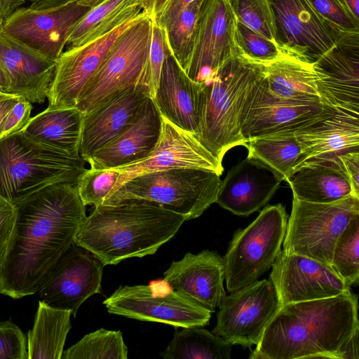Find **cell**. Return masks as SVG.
I'll use <instances>...</instances> for the list:
<instances>
[{"label": "cell", "instance_id": "1", "mask_svg": "<svg viewBox=\"0 0 359 359\" xmlns=\"http://www.w3.org/2000/svg\"><path fill=\"white\" fill-rule=\"evenodd\" d=\"M13 205V229L0 267V294L18 299L38 292L87 216L76 184L69 183L48 185Z\"/></svg>", "mask_w": 359, "mask_h": 359}, {"label": "cell", "instance_id": "2", "mask_svg": "<svg viewBox=\"0 0 359 359\" xmlns=\"http://www.w3.org/2000/svg\"><path fill=\"white\" fill-rule=\"evenodd\" d=\"M358 295L288 304L265 327L250 359H341L345 344L359 329Z\"/></svg>", "mask_w": 359, "mask_h": 359}, {"label": "cell", "instance_id": "3", "mask_svg": "<svg viewBox=\"0 0 359 359\" xmlns=\"http://www.w3.org/2000/svg\"><path fill=\"white\" fill-rule=\"evenodd\" d=\"M185 217L158 205L130 200L95 207L79 226L74 242L104 266L154 255L172 238Z\"/></svg>", "mask_w": 359, "mask_h": 359}, {"label": "cell", "instance_id": "4", "mask_svg": "<svg viewBox=\"0 0 359 359\" xmlns=\"http://www.w3.org/2000/svg\"><path fill=\"white\" fill-rule=\"evenodd\" d=\"M264 74V65L241 55L230 57L205 85V102L197 139L217 160L236 146L247 143L241 134V113L252 86Z\"/></svg>", "mask_w": 359, "mask_h": 359}, {"label": "cell", "instance_id": "5", "mask_svg": "<svg viewBox=\"0 0 359 359\" xmlns=\"http://www.w3.org/2000/svg\"><path fill=\"white\" fill-rule=\"evenodd\" d=\"M86 163L22 131L7 136L0 140V197L13 205L53 184H76Z\"/></svg>", "mask_w": 359, "mask_h": 359}, {"label": "cell", "instance_id": "6", "mask_svg": "<svg viewBox=\"0 0 359 359\" xmlns=\"http://www.w3.org/2000/svg\"><path fill=\"white\" fill-rule=\"evenodd\" d=\"M219 173L199 168H174L134 177L109 195L102 205L140 200L184 216H201L216 203L222 180Z\"/></svg>", "mask_w": 359, "mask_h": 359}, {"label": "cell", "instance_id": "7", "mask_svg": "<svg viewBox=\"0 0 359 359\" xmlns=\"http://www.w3.org/2000/svg\"><path fill=\"white\" fill-rule=\"evenodd\" d=\"M151 29V17L142 11L118 36L79 96L76 107L84 114L117 93L138 87L148 58Z\"/></svg>", "mask_w": 359, "mask_h": 359}, {"label": "cell", "instance_id": "8", "mask_svg": "<svg viewBox=\"0 0 359 359\" xmlns=\"http://www.w3.org/2000/svg\"><path fill=\"white\" fill-rule=\"evenodd\" d=\"M287 219L282 204L268 205L247 227L235 231L223 257L229 292L255 283L271 267L281 250Z\"/></svg>", "mask_w": 359, "mask_h": 359}, {"label": "cell", "instance_id": "9", "mask_svg": "<svg viewBox=\"0 0 359 359\" xmlns=\"http://www.w3.org/2000/svg\"><path fill=\"white\" fill-rule=\"evenodd\" d=\"M357 214L359 197L353 195L326 203L307 202L293 197L283 250L331 266L334 244Z\"/></svg>", "mask_w": 359, "mask_h": 359}, {"label": "cell", "instance_id": "10", "mask_svg": "<svg viewBox=\"0 0 359 359\" xmlns=\"http://www.w3.org/2000/svg\"><path fill=\"white\" fill-rule=\"evenodd\" d=\"M103 304L110 313L175 327H203L212 313L172 290L164 279L148 285L120 286Z\"/></svg>", "mask_w": 359, "mask_h": 359}, {"label": "cell", "instance_id": "11", "mask_svg": "<svg viewBox=\"0 0 359 359\" xmlns=\"http://www.w3.org/2000/svg\"><path fill=\"white\" fill-rule=\"evenodd\" d=\"M218 307L212 332L232 346L251 349L280 304L273 284L264 279L225 295Z\"/></svg>", "mask_w": 359, "mask_h": 359}, {"label": "cell", "instance_id": "12", "mask_svg": "<svg viewBox=\"0 0 359 359\" xmlns=\"http://www.w3.org/2000/svg\"><path fill=\"white\" fill-rule=\"evenodd\" d=\"M274 42L285 57L313 65L335 43L339 31L326 24L306 0H268Z\"/></svg>", "mask_w": 359, "mask_h": 359}, {"label": "cell", "instance_id": "13", "mask_svg": "<svg viewBox=\"0 0 359 359\" xmlns=\"http://www.w3.org/2000/svg\"><path fill=\"white\" fill-rule=\"evenodd\" d=\"M90 9L76 2L43 10L20 7L4 21L0 31L57 62L74 27Z\"/></svg>", "mask_w": 359, "mask_h": 359}, {"label": "cell", "instance_id": "14", "mask_svg": "<svg viewBox=\"0 0 359 359\" xmlns=\"http://www.w3.org/2000/svg\"><path fill=\"white\" fill-rule=\"evenodd\" d=\"M327 105L320 101L284 100L268 90L265 73L249 90L241 113V134L246 143L271 134L294 131L320 117Z\"/></svg>", "mask_w": 359, "mask_h": 359}, {"label": "cell", "instance_id": "15", "mask_svg": "<svg viewBox=\"0 0 359 359\" xmlns=\"http://www.w3.org/2000/svg\"><path fill=\"white\" fill-rule=\"evenodd\" d=\"M271 267L269 280L280 307L351 292V286L330 265L304 255L280 250Z\"/></svg>", "mask_w": 359, "mask_h": 359}, {"label": "cell", "instance_id": "16", "mask_svg": "<svg viewBox=\"0 0 359 359\" xmlns=\"http://www.w3.org/2000/svg\"><path fill=\"white\" fill-rule=\"evenodd\" d=\"M104 264L93 252L74 242L57 260L38 291L40 300L72 311L100 293Z\"/></svg>", "mask_w": 359, "mask_h": 359}, {"label": "cell", "instance_id": "17", "mask_svg": "<svg viewBox=\"0 0 359 359\" xmlns=\"http://www.w3.org/2000/svg\"><path fill=\"white\" fill-rule=\"evenodd\" d=\"M236 19L227 0H205L187 74L208 84L230 57L240 55L235 43Z\"/></svg>", "mask_w": 359, "mask_h": 359}, {"label": "cell", "instance_id": "18", "mask_svg": "<svg viewBox=\"0 0 359 359\" xmlns=\"http://www.w3.org/2000/svg\"><path fill=\"white\" fill-rule=\"evenodd\" d=\"M161 120V135L154 149L139 161L114 168L119 172V176L109 195L131 178L151 172L199 168L222 174V162L194 134L176 126L162 116Z\"/></svg>", "mask_w": 359, "mask_h": 359}, {"label": "cell", "instance_id": "19", "mask_svg": "<svg viewBox=\"0 0 359 359\" xmlns=\"http://www.w3.org/2000/svg\"><path fill=\"white\" fill-rule=\"evenodd\" d=\"M312 67L323 104L359 113V32L339 30Z\"/></svg>", "mask_w": 359, "mask_h": 359}, {"label": "cell", "instance_id": "20", "mask_svg": "<svg viewBox=\"0 0 359 359\" xmlns=\"http://www.w3.org/2000/svg\"><path fill=\"white\" fill-rule=\"evenodd\" d=\"M141 13L91 41L62 52L57 60L47 97L48 108L76 107L81 92L99 68L114 41Z\"/></svg>", "mask_w": 359, "mask_h": 359}, {"label": "cell", "instance_id": "21", "mask_svg": "<svg viewBox=\"0 0 359 359\" xmlns=\"http://www.w3.org/2000/svg\"><path fill=\"white\" fill-rule=\"evenodd\" d=\"M205 85L189 78L170 51L164 60L153 101L162 116L197 137Z\"/></svg>", "mask_w": 359, "mask_h": 359}, {"label": "cell", "instance_id": "22", "mask_svg": "<svg viewBox=\"0 0 359 359\" xmlns=\"http://www.w3.org/2000/svg\"><path fill=\"white\" fill-rule=\"evenodd\" d=\"M163 279L172 290L211 313L226 295L223 257L215 251L186 253L182 259L171 263Z\"/></svg>", "mask_w": 359, "mask_h": 359}, {"label": "cell", "instance_id": "23", "mask_svg": "<svg viewBox=\"0 0 359 359\" xmlns=\"http://www.w3.org/2000/svg\"><path fill=\"white\" fill-rule=\"evenodd\" d=\"M56 62L0 31V63L8 79V94L42 104L48 97Z\"/></svg>", "mask_w": 359, "mask_h": 359}, {"label": "cell", "instance_id": "24", "mask_svg": "<svg viewBox=\"0 0 359 359\" xmlns=\"http://www.w3.org/2000/svg\"><path fill=\"white\" fill-rule=\"evenodd\" d=\"M282 181L264 163L247 158L222 181L216 203L234 215L248 216L269 201Z\"/></svg>", "mask_w": 359, "mask_h": 359}, {"label": "cell", "instance_id": "25", "mask_svg": "<svg viewBox=\"0 0 359 359\" xmlns=\"http://www.w3.org/2000/svg\"><path fill=\"white\" fill-rule=\"evenodd\" d=\"M292 132L302 147L297 166L311 159L337 157L358 150L359 113L327 105L320 117Z\"/></svg>", "mask_w": 359, "mask_h": 359}, {"label": "cell", "instance_id": "26", "mask_svg": "<svg viewBox=\"0 0 359 359\" xmlns=\"http://www.w3.org/2000/svg\"><path fill=\"white\" fill-rule=\"evenodd\" d=\"M147 98L140 89L130 87L85 114L80 156L86 161L121 135L133 123Z\"/></svg>", "mask_w": 359, "mask_h": 359}, {"label": "cell", "instance_id": "27", "mask_svg": "<svg viewBox=\"0 0 359 359\" xmlns=\"http://www.w3.org/2000/svg\"><path fill=\"white\" fill-rule=\"evenodd\" d=\"M161 125V115L153 100L148 97L133 123L86 162L90 168L109 169L139 161L154 149Z\"/></svg>", "mask_w": 359, "mask_h": 359}, {"label": "cell", "instance_id": "28", "mask_svg": "<svg viewBox=\"0 0 359 359\" xmlns=\"http://www.w3.org/2000/svg\"><path fill=\"white\" fill-rule=\"evenodd\" d=\"M286 182L293 197L304 201L326 203L355 196L337 157L306 161L293 170Z\"/></svg>", "mask_w": 359, "mask_h": 359}, {"label": "cell", "instance_id": "29", "mask_svg": "<svg viewBox=\"0 0 359 359\" xmlns=\"http://www.w3.org/2000/svg\"><path fill=\"white\" fill-rule=\"evenodd\" d=\"M84 114L76 107L47 108L31 118L21 130L28 138L80 156L79 146Z\"/></svg>", "mask_w": 359, "mask_h": 359}, {"label": "cell", "instance_id": "30", "mask_svg": "<svg viewBox=\"0 0 359 359\" xmlns=\"http://www.w3.org/2000/svg\"><path fill=\"white\" fill-rule=\"evenodd\" d=\"M72 311L39 301L33 327L27 335L28 359H61L72 327Z\"/></svg>", "mask_w": 359, "mask_h": 359}, {"label": "cell", "instance_id": "31", "mask_svg": "<svg viewBox=\"0 0 359 359\" xmlns=\"http://www.w3.org/2000/svg\"><path fill=\"white\" fill-rule=\"evenodd\" d=\"M267 88L276 97L290 101H320L312 65L283 56L264 65Z\"/></svg>", "mask_w": 359, "mask_h": 359}, {"label": "cell", "instance_id": "32", "mask_svg": "<svg viewBox=\"0 0 359 359\" xmlns=\"http://www.w3.org/2000/svg\"><path fill=\"white\" fill-rule=\"evenodd\" d=\"M141 0H104L90 9L77 22L69 34L68 48L80 46L138 16Z\"/></svg>", "mask_w": 359, "mask_h": 359}, {"label": "cell", "instance_id": "33", "mask_svg": "<svg viewBox=\"0 0 359 359\" xmlns=\"http://www.w3.org/2000/svg\"><path fill=\"white\" fill-rule=\"evenodd\" d=\"M248 158L256 159L286 181L302 158V147L292 131L255 137L247 142Z\"/></svg>", "mask_w": 359, "mask_h": 359}, {"label": "cell", "instance_id": "34", "mask_svg": "<svg viewBox=\"0 0 359 359\" xmlns=\"http://www.w3.org/2000/svg\"><path fill=\"white\" fill-rule=\"evenodd\" d=\"M160 353L165 359H229L232 345L201 327H182Z\"/></svg>", "mask_w": 359, "mask_h": 359}, {"label": "cell", "instance_id": "35", "mask_svg": "<svg viewBox=\"0 0 359 359\" xmlns=\"http://www.w3.org/2000/svg\"><path fill=\"white\" fill-rule=\"evenodd\" d=\"M205 0H194L176 17L165 31L172 55L186 72L191 59L202 7Z\"/></svg>", "mask_w": 359, "mask_h": 359}, {"label": "cell", "instance_id": "36", "mask_svg": "<svg viewBox=\"0 0 359 359\" xmlns=\"http://www.w3.org/2000/svg\"><path fill=\"white\" fill-rule=\"evenodd\" d=\"M128 348L121 331L99 329L86 334L63 351L61 359H127Z\"/></svg>", "mask_w": 359, "mask_h": 359}, {"label": "cell", "instance_id": "37", "mask_svg": "<svg viewBox=\"0 0 359 359\" xmlns=\"http://www.w3.org/2000/svg\"><path fill=\"white\" fill-rule=\"evenodd\" d=\"M358 248L359 214H357L339 236L331 260V266L350 286L358 285Z\"/></svg>", "mask_w": 359, "mask_h": 359}, {"label": "cell", "instance_id": "38", "mask_svg": "<svg viewBox=\"0 0 359 359\" xmlns=\"http://www.w3.org/2000/svg\"><path fill=\"white\" fill-rule=\"evenodd\" d=\"M234 39L240 55L254 63L266 65L283 56L273 41L238 20Z\"/></svg>", "mask_w": 359, "mask_h": 359}, {"label": "cell", "instance_id": "39", "mask_svg": "<svg viewBox=\"0 0 359 359\" xmlns=\"http://www.w3.org/2000/svg\"><path fill=\"white\" fill-rule=\"evenodd\" d=\"M151 39L148 58L137 88L153 100L164 60L170 50L164 28L156 18L151 17Z\"/></svg>", "mask_w": 359, "mask_h": 359}, {"label": "cell", "instance_id": "40", "mask_svg": "<svg viewBox=\"0 0 359 359\" xmlns=\"http://www.w3.org/2000/svg\"><path fill=\"white\" fill-rule=\"evenodd\" d=\"M119 176L114 168L85 169L79 175L76 187L83 203L97 207L111 191Z\"/></svg>", "mask_w": 359, "mask_h": 359}, {"label": "cell", "instance_id": "41", "mask_svg": "<svg viewBox=\"0 0 359 359\" xmlns=\"http://www.w3.org/2000/svg\"><path fill=\"white\" fill-rule=\"evenodd\" d=\"M227 1L236 20L274 42L272 16L268 0Z\"/></svg>", "mask_w": 359, "mask_h": 359}, {"label": "cell", "instance_id": "42", "mask_svg": "<svg viewBox=\"0 0 359 359\" xmlns=\"http://www.w3.org/2000/svg\"><path fill=\"white\" fill-rule=\"evenodd\" d=\"M329 26L344 32H359V23L349 15L341 0H306Z\"/></svg>", "mask_w": 359, "mask_h": 359}, {"label": "cell", "instance_id": "43", "mask_svg": "<svg viewBox=\"0 0 359 359\" xmlns=\"http://www.w3.org/2000/svg\"><path fill=\"white\" fill-rule=\"evenodd\" d=\"M0 359H28L26 337L11 321L0 322Z\"/></svg>", "mask_w": 359, "mask_h": 359}, {"label": "cell", "instance_id": "44", "mask_svg": "<svg viewBox=\"0 0 359 359\" xmlns=\"http://www.w3.org/2000/svg\"><path fill=\"white\" fill-rule=\"evenodd\" d=\"M31 103L23 97L20 98L0 125V140L21 131L27 126L31 118Z\"/></svg>", "mask_w": 359, "mask_h": 359}, {"label": "cell", "instance_id": "45", "mask_svg": "<svg viewBox=\"0 0 359 359\" xmlns=\"http://www.w3.org/2000/svg\"><path fill=\"white\" fill-rule=\"evenodd\" d=\"M15 217L14 205L0 197V267L11 237Z\"/></svg>", "mask_w": 359, "mask_h": 359}, {"label": "cell", "instance_id": "46", "mask_svg": "<svg viewBox=\"0 0 359 359\" xmlns=\"http://www.w3.org/2000/svg\"><path fill=\"white\" fill-rule=\"evenodd\" d=\"M337 157L350 180L354 194L359 197V150L347 151Z\"/></svg>", "mask_w": 359, "mask_h": 359}, {"label": "cell", "instance_id": "47", "mask_svg": "<svg viewBox=\"0 0 359 359\" xmlns=\"http://www.w3.org/2000/svg\"><path fill=\"white\" fill-rule=\"evenodd\" d=\"M194 0H173L163 13L161 18L158 20L162 27L167 29L176 18L177 15Z\"/></svg>", "mask_w": 359, "mask_h": 359}, {"label": "cell", "instance_id": "48", "mask_svg": "<svg viewBox=\"0 0 359 359\" xmlns=\"http://www.w3.org/2000/svg\"><path fill=\"white\" fill-rule=\"evenodd\" d=\"M173 0H141L142 10L149 16L159 20Z\"/></svg>", "mask_w": 359, "mask_h": 359}, {"label": "cell", "instance_id": "49", "mask_svg": "<svg viewBox=\"0 0 359 359\" xmlns=\"http://www.w3.org/2000/svg\"><path fill=\"white\" fill-rule=\"evenodd\" d=\"M359 329L356 330L345 344L341 359H358Z\"/></svg>", "mask_w": 359, "mask_h": 359}, {"label": "cell", "instance_id": "50", "mask_svg": "<svg viewBox=\"0 0 359 359\" xmlns=\"http://www.w3.org/2000/svg\"><path fill=\"white\" fill-rule=\"evenodd\" d=\"M71 0H34L29 8L36 10L55 8L69 4Z\"/></svg>", "mask_w": 359, "mask_h": 359}, {"label": "cell", "instance_id": "51", "mask_svg": "<svg viewBox=\"0 0 359 359\" xmlns=\"http://www.w3.org/2000/svg\"><path fill=\"white\" fill-rule=\"evenodd\" d=\"M27 1L29 0H0L2 6L4 21Z\"/></svg>", "mask_w": 359, "mask_h": 359}, {"label": "cell", "instance_id": "52", "mask_svg": "<svg viewBox=\"0 0 359 359\" xmlns=\"http://www.w3.org/2000/svg\"><path fill=\"white\" fill-rule=\"evenodd\" d=\"M21 97L13 96L5 100H0V125L3 120L15 106Z\"/></svg>", "mask_w": 359, "mask_h": 359}, {"label": "cell", "instance_id": "53", "mask_svg": "<svg viewBox=\"0 0 359 359\" xmlns=\"http://www.w3.org/2000/svg\"><path fill=\"white\" fill-rule=\"evenodd\" d=\"M341 1L349 15L359 23V0H341Z\"/></svg>", "mask_w": 359, "mask_h": 359}, {"label": "cell", "instance_id": "54", "mask_svg": "<svg viewBox=\"0 0 359 359\" xmlns=\"http://www.w3.org/2000/svg\"><path fill=\"white\" fill-rule=\"evenodd\" d=\"M8 79L0 63V91L3 93L8 94Z\"/></svg>", "mask_w": 359, "mask_h": 359}, {"label": "cell", "instance_id": "55", "mask_svg": "<svg viewBox=\"0 0 359 359\" xmlns=\"http://www.w3.org/2000/svg\"><path fill=\"white\" fill-rule=\"evenodd\" d=\"M104 0H71V2H76L81 6L92 8Z\"/></svg>", "mask_w": 359, "mask_h": 359}, {"label": "cell", "instance_id": "56", "mask_svg": "<svg viewBox=\"0 0 359 359\" xmlns=\"http://www.w3.org/2000/svg\"><path fill=\"white\" fill-rule=\"evenodd\" d=\"M15 95H9V94H6V93H3L0 91V100H5V99H7V98H9V97H13Z\"/></svg>", "mask_w": 359, "mask_h": 359}, {"label": "cell", "instance_id": "57", "mask_svg": "<svg viewBox=\"0 0 359 359\" xmlns=\"http://www.w3.org/2000/svg\"><path fill=\"white\" fill-rule=\"evenodd\" d=\"M4 22V18H3V11H2V6L0 1V27L2 25Z\"/></svg>", "mask_w": 359, "mask_h": 359}, {"label": "cell", "instance_id": "58", "mask_svg": "<svg viewBox=\"0 0 359 359\" xmlns=\"http://www.w3.org/2000/svg\"><path fill=\"white\" fill-rule=\"evenodd\" d=\"M30 1H33L34 0H29Z\"/></svg>", "mask_w": 359, "mask_h": 359}]
</instances>
